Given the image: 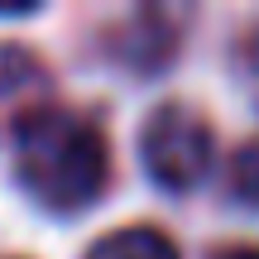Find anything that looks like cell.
I'll return each instance as SVG.
<instances>
[{
	"label": "cell",
	"instance_id": "1",
	"mask_svg": "<svg viewBox=\"0 0 259 259\" xmlns=\"http://www.w3.org/2000/svg\"><path fill=\"white\" fill-rule=\"evenodd\" d=\"M10 158H15V183L53 216H72L92 206L111 178V154H106L101 130L87 115L53 111V106L15 120Z\"/></svg>",
	"mask_w": 259,
	"mask_h": 259
},
{
	"label": "cell",
	"instance_id": "2",
	"mask_svg": "<svg viewBox=\"0 0 259 259\" xmlns=\"http://www.w3.org/2000/svg\"><path fill=\"white\" fill-rule=\"evenodd\" d=\"M216 158L211 125L192 111V106H158L139 130V163H144L149 183L163 192H192Z\"/></svg>",
	"mask_w": 259,
	"mask_h": 259
},
{
	"label": "cell",
	"instance_id": "3",
	"mask_svg": "<svg viewBox=\"0 0 259 259\" xmlns=\"http://www.w3.org/2000/svg\"><path fill=\"white\" fill-rule=\"evenodd\" d=\"M87 259H183L173 245V235H163L158 226H120L106 240H96Z\"/></svg>",
	"mask_w": 259,
	"mask_h": 259
},
{
	"label": "cell",
	"instance_id": "4",
	"mask_svg": "<svg viewBox=\"0 0 259 259\" xmlns=\"http://www.w3.org/2000/svg\"><path fill=\"white\" fill-rule=\"evenodd\" d=\"M231 187H235V197H240L245 206L259 211V139H250V144L235 149V158H231Z\"/></svg>",
	"mask_w": 259,
	"mask_h": 259
},
{
	"label": "cell",
	"instance_id": "5",
	"mask_svg": "<svg viewBox=\"0 0 259 259\" xmlns=\"http://www.w3.org/2000/svg\"><path fill=\"white\" fill-rule=\"evenodd\" d=\"M34 77H38V63L24 53V48L0 44V96H5V92H19V87H29Z\"/></svg>",
	"mask_w": 259,
	"mask_h": 259
},
{
	"label": "cell",
	"instance_id": "6",
	"mask_svg": "<svg viewBox=\"0 0 259 259\" xmlns=\"http://www.w3.org/2000/svg\"><path fill=\"white\" fill-rule=\"evenodd\" d=\"M240 58H245V77H250V82H259V29H254L250 38H245Z\"/></svg>",
	"mask_w": 259,
	"mask_h": 259
},
{
	"label": "cell",
	"instance_id": "7",
	"mask_svg": "<svg viewBox=\"0 0 259 259\" xmlns=\"http://www.w3.org/2000/svg\"><path fill=\"white\" fill-rule=\"evenodd\" d=\"M216 259H259V245H231V250H221Z\"/></svg>",
	"mask_w": 259,
	"mask_h": 259
}]
</instances>
